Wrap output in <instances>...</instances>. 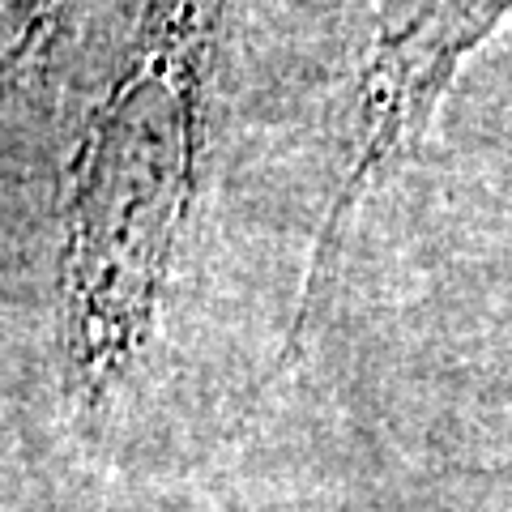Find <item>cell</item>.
I'll use <instances>...</instances> for the list:
<instances>
[{
  "instance_id": "1",
  "label": "cell",
  "mask_w": 512,
  "mask_h": 512,
  "mask_svg": "<svg viewBox=\"0 0 512 512\" xmlns=\"http://www.w3.org/2000/svg\"><path fill=\"white\" fill-rule=\"evenodd\" d=\"M222 0H137L133 30L60 180L56 325L73 402L137 372L201 184Z\"/></svg>"
},
{
  "instance_id": "2",
  "label": "cell",
  "mask_w": 512,
  "mask_h": 512,
  "mask_svg": "<svg viewBox=\"0 0 512 512\" xmlns=\"http://www.w3.org/2000/svg\"><path fill=\"white\" fill-rule=\"evenodd\" d=\"M508 13L512 0H376L363 69L355 82L350 146L342 154L346 163L320 214L308 274H303L291 329H286L282 363L299 355L303 338L312 333V320L325 312L350 218L363 210L380 175L419 141L466 56L500 30Z\"/></svg>"
},
{
  "instance_id": "3",
  "label": "cell",
  "mask_w": 512,
  "mask_h": 512,
  "mask_svg": "<svg viewBox=\"0 0 512 512\" xmlns=\"http://www.w3.org/2000/svg\"><path fill=\"white\" fill-rule=\"evenodd\" d=\"M86 0H5V18H9V82L30 86L52 77L60 47L69 39V30L77 22Z\"/></svg>"
}]
</instances>
